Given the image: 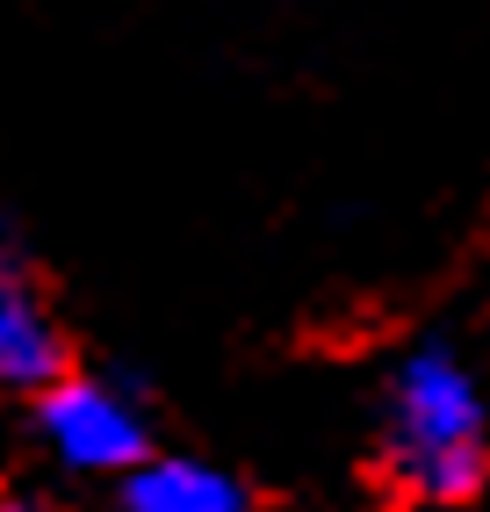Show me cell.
<instances>
[{"mask_svg":"<svg viewBox=\"0 0 490 512\" xmlns=\"http://www.w3.org/2000/svg\"><path fill=\"white\" fill-rule=\"evenodd\" d=\"M382 469L411 505H469L490 476V397L462 347L418 339L382 383Z\"/></svg>","mask_w":490,"mask_h":512,"instance_id":"cell-1","label":"cell"},{"mask_svg":"<svg viewBox=\"0 0 490 512\" xmlns=\"http://www.w3.org/2000/svg\"><path fill=\"white\" fill-rule=\"evenodd\" d=\"M37 440L80 476H137L152 462V419L109 375H65L37 397Z\"/></svg>","mask_w":490,"mask_h":512,"instance_id":"cell-2","label":"cell"},{"mask_svg":"<svg viewBox=\"0 0 490 512\" xmlns=\"http://www.w3.org/2000/svg\"><path fill=\"white\" fill-rule=\"evenodd\" d=\"M65 332L51 318V303L37 296V282H0V390H51L65 383Z\"/></svg>","mask_w":490,"mask_h":512,"instance_id":"cell-3","label":"cell"},{"mask_svg":"<svg viewBox=\"0 0 490 512\" xmlns=\"http://www.w3.org/2000/svg\"><path fill=\"white\" fill-rule=\"evenodd\" d=\"M123 512H253L245 484L202 455H152L137 476H123Z\"/></svg>","mask_w":490,"mask_h":512,"instance_id":"cell-4","label":"cell"},{"mask_svg":"<svg viewBox=\"0 0 490 512\" xmlns=\"http://www.w3.org/2000/svg\"><path fill=\"white\" fill-rule=\"evenodd\" d=\"M29 267H22V246H15V224L0 217V282H22Z\"/></svg>","mask_w":490,"mask_h":512,"instance_id":"cell-5","label":"cell"},{"mask_svg":"<svg viewBox=\"0 0 490 512\" xmlns=\"http://www.w3.org/2000/svg\"><path fill=\"white\" fill-rule=\"evenodd\" d=\"M0 512H37L29 498H15V491H0Z\"/></svg>","mask_w":490,"mask_h":512,"instance_id":"cell-6","label":"cell"}]
</instances>
